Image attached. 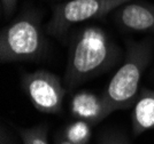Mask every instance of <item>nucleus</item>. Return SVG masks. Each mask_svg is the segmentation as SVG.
I'll use <instances>...</instances> for the list:
<instances>
[{
	"mask_svg": "<svg viewBox=\"0 0 154 144\" xmlns=\"http://www.w3.org/2000/svg\"><path fill=\"white\" fill-rule=\"evenodd\" d=\"M120 47L100 26H86L76 31L69 44L63 84L72 90L120 62Z\"/></svg>",
	"mask_w": 154,
	"mask_h": 144,
	"instance_id": "f257e3e1",
	"label": "nucleus"
},
{
	"mask_svg": "<svg viewBox=\"0 0 154 144\" xmlns=\"http://www.w3.org/2000/svg\"><path fill=\"white\" fill-rule=\"evenodd\" d=\"M153 49L152 38L127 41L124 62L101 94L109 114L134 107L139 94L141 75L151 63Z\"/></svg>",
	"mask_w": 154,
	"mask_h": 144,
	"instance_id": "f03ea898",
	"label": "nucleus"
},
{
	"mask_svg": "<svg viewBox=\"0 0 154 144\" xmlns=\"http://www.w3.org/2000/svg\"><path fill=\"white\" fill-rule=\"evenodd\" d=\"M43 14L26 8L0 33L1 63L40 61L48 51L46 30L42 24Z\"/></svg>",
	"mask_w": 154,
	"mask_h": 144,
	"instance_id": "7ed1b4c3",
	"label": "nucleus"
},
{
	"mask_svg": "<svg viewBox=\"0 0 154 144\" xmlns=\"http://www.w3.org/2000/svg\"><path fill=\"white\" fill-rule=\"evenodd\" d=\"M134 0H67L53 7L52 17L46 24V33L63 38L74 25L90 19H99L116 8Z\"/></svg>",
	"mask_w": 154,
	"mask_h": 144,
	"instance_id": "20e7f679",
	"label": "nucleus"
},
{
	"mask_svg": "<svg viewBox=\"0 0 154 144\" xmlns=\"http://www.w3.org/2000/svg\"><path fill=\"white\" fill-rule=\"evenodd\" d=\"M21 84L28 98L39 112L60 113L67 88L58 75L46 70L26 72Z\"/></svg>",
	"mask_w": 154,
	"mask_h": 144,
	"instance_id": "39448f33",
	"label": "nucleus"
},
{
	"mask_svg": "<svg viewBox=\"0 0 154 144\" xmlns=\"http://www.w3.org/2000/svg\"><path fill=\"white\" fill-rule=\"evenodd\" d=\"M112 19L124 31L154 33V5L146 1L124 4L112 13Z\"/></svg>",
	"mask_w": 154,
	"mask_h": 144,
	"instance_id": "423d86ee",
	"label": "nucleus"
},
{
	"mask_svg": "<svg viewBox=\"0 0 154 144\" xmlns=\"http://www.w3.org/2000/svg\"><path fill=\"white\" fill-rule=\"evenodd\" d=\"M69 109L76 119L86 121L92 126L109 116L103 95H97L89 90H81L74 95Z\"/></svg>",
	"mask_w": 154,
	"mask_h": 144,
	"instance_id": "0eeeda50",
	"label": "nucleus"
},
{
	"mask_svg": "<svg viewBox=\"0 0 154 144\" xmlns=\"http://www.w3.org/2000/svg\"><path fill=\"white\" fill-rule=\"evenodd\" d=\"M131 124L135 136L154 129V90L148 88L139 90L132 107Z\"/></svg>",
	"mask_w": 154,
	"mask_h": 144,
	"instance_id": "6e6552de",
	"label": "nucleus"
},
{
	"mask_svg": "<svg viewBox=\"0 0 154 144\" xmlns=\"http://www.w3.org/2000/svg\"><path fill=\"white\" fill-rule=\"evenodd\" d=\"M92 125L89 122L78 120L71 122L67 126L63 133V136L72 144H86L92 135Z\"/></svg>",
	"mask_w": 154,
	"mask_h": 144,
	"instance_id": "1a4fd4ad",
	"label": "nucleus"
},
{
	"mask_svg": "<svg viewBox=\"0 0 154 144\" xmlns=\"http://www.w3.org/2000/svg\"><path fill=\"white\" fill-rule=\"evenodd\" d=\"M23 144H48L47 126L39 125L30 128H17Z\"/></svg>",
	"mask_w": 154,
	"mask_h": 144,
	"instance_id": "9d476101",
	"label": "nucleus"
},
{
	"mask_svg": "<svg viewBox=\"0 0 154 144\" xmlns=\"http://www.w3.org/2000/svg\"><path fill=\"white\" fill-rule=\"evenodd\" d=\"M99 144H130L127 141V138L123 137L122 135L116 134V133H109L106 134Z\"/></svg>",
	"mask_w": 154,
	"mask_h": 144,
	"instance_id": "9b49d317",
	"label": "nucleus"
},
{
	"mask_svg": "<svg viewBox=\"0 0 154 144\" xmlns=\"http://www.w3.org/2000/svg\"><path fill=\"white\" fill-rule=\"evenodd\" d=\"M19 0H1V7L6 16H11L14 13Z\"/></svg>",
	"mask_w": 154,
	"mask_h": 144,
	"instance_id": "f8f14e48",
	"label": "nucleus"
},
{
	"mask_svg": "<svg viewBox=\"0 0 154 144\" xmlns=\"http://www.w3.org/2000/svg\"><path fill=\"white\" fill-rule=\"evenodd\" d=\"M0 144H17L15 142V140L12 137V135L4 127H1L0 129Z\"/></svg>",
	"mask_w": 154,
	"mask_h": 144,
	"instance_id": "ddd939ff",
	"label": "nucleus"
},
{
	"mask_svg": "<svg viewBox=\"0 0 154 144\" xmlns=\"http://www.w3.org/2000/svg\"><path fill=\"white\" fill-rule=\"evenodd\" d=\"M57 144H72L70 143L67 138L64 137V136H62V137H59L58 138V141H57Z\"/></svg>",
	"mask_w": 154,
	"mask_h": 144,
	"instance_id": "4468645a",
	"label": "nucleus"
}]
</instances>
